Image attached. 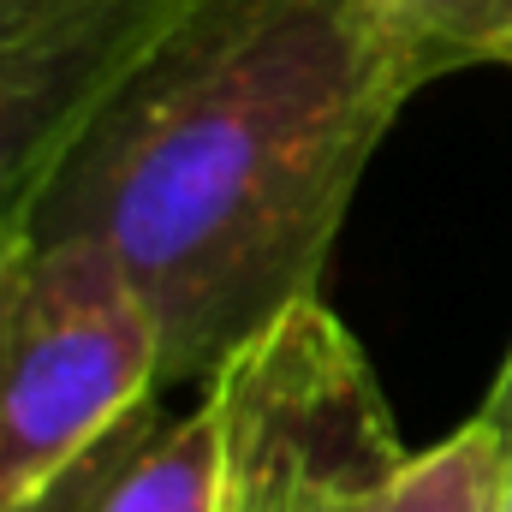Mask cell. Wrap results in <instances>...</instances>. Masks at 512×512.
<instances>
[{
    "mask_svg": "<svg viewBox=\"0 0 512 512\" xmlns=\"http://www.w3.org/2000/svg\"><path fill=\"white\" fill-rule=\"evenodd\" d=\"M423 78L364 0H191L66 155L36 239L126 268L161 387L197 393L322 268Z\"/></svg>",
    "mask_w": 512,
    "mask_h": 512,
    "instance_id": "1",
    "label": "cell"
},
{
    "mask_svg": "<svg viewBox=\"0 0 512 512\" xmlns=\"http://www.w3.org/2000/svg\"><path fill=\"white\" fill-rule=\"evenodd\" d=\"M197 393L215 411L209 512H501L507 459L489 411L411 447L322 298L268 322Z\"/></svg>",
    "mask_w": 512,
    "mask_h": 512,
    "instance_id": "2",
    "label": "cell"
},
{
    "mask_svg": "<svg viewBox=\"0 0 512 512\" xmlns=\"http://www.w3.org/2000/svg\"><path fill=\"white\" fill-rule=\"evenodd\" d=\"M155 393H167L155 322L102 245L30 239L0 262V512Z\"/></svg>",
    "mask_w": 512,
    "mask_h": 512,
    "instance_id": "3",
    "label": "cell"
},
{
    "mask_svg": "<svg viewBox=\"0 0 512 512\" xmlns=\"http://www.w3.org/2000/svg\"><path fill=\"white\" fill-rule=\"evenodd\" d=\"M191 0H0V262L36 239V215L131 66Z\"/></svg>",
    "mask_w": 512,
    "mask_h": 512,
    "instance_id": "4",
    "label": "cell"
},
{
    "mask_svg": "<svg viewBox=\"0 0 512 512\" xmlns=\"http://www.w3.org/2000/svg\"><path fill=\"white\" fill-rule=\"evenodd\" d=\"M215 501V411L197 393L143 399L54 483L6 512H209Z\"/></svg>",
    "mask_w": 512,
    "mask_h": 512,
    "instance_id": "5",
    "label": "cell"
},
{
    "mask_svg": "<svg viewBox=\"0 0 512 512\" xmlns=\"http://www.w3.org/2000/svg\"><path fill=\"white\" fill-rule=\"evenodd\" d=\"M364 6L423 84L471 66H512V0H364Z\"/></svg>",
    "mask_w": 512,
    "mask_h": 512,
    "instance_id": "6",
    "label": "cell"
},
{
    "mask_svg": "<svg viewBox=\"0 0 512 512\" xmlns=\"http://www.w3.org/2000/svg\"><path fill=\"white\" fill-rule=\"evenodd\" d=\"M483 411H489V423H495V435H501V459H507V495H501V512H512V346H507V358H501V376H495V387H489Z\"/></svg>",
    "mask_w": 512,
    "mask_h": 512,
    "instance_id": "7",
    "label": "cell"
}]
</instances>
